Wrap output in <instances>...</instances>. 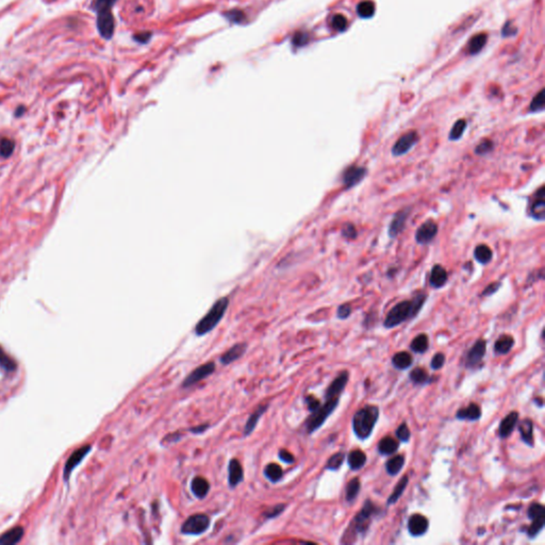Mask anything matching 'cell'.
Returning a JSON list of instances; mask_svg holds the SVG:
<instances>
[{"label": "cell", "instance_id": "cell-47", "mask_svg": "<svg viewBox=\"0 0 545 545\" xmlns=\"http://www.w3.org/2000/svg\"><path fill=\"white\" fill-rule=\"evenodd\" d=\"M341 233L343 238H345L346 240H355L357 238V229L354 226V224L351 223H345L342 230H341Z\"/></svg>", "mask_w": 545, "mask_h": 545}, {"label": "cell", "instance_id": "cell-40", "mask_svg": "<svg viewBox=\"0 0 545 545\" xmlns=\"http://www.w3.org/2000/svg\"><path fill=\"white\" fill-rule=\"evenodd\" d=\"M410 379L415 384H424L427 383L429 380V375L427 372L422 368L414 369L411 373H410Z\"/></svg>", "mask_w": 545, "mask_h": 545}, {"label": "cell", "instance_id": "cell-14", "mask_svg": "<svg viewBox=\"0 0 545 545\" xmlns=\"http://www.w3.org/2000/svg\"><path fill=\"white\" fill-rule=\"evenodd\" d=\"M348 377H349L348 373L346 371L340 373L336 379L329 384L328 388H327L325 393V399L326 400L339 399V396L342 394L346 384H347Z\"/></svg>", "mask_w": 545, "mask_h": 545}, {"label": "cell", "instance_id": "cell-1", "mask_svg": "<svg viewBox=\"0 0 545 545\" xmlns=\"http://www.w3.org/2000/svg\"><path fill=\"white\" fill-rule=\"evenodd\" d=\"M426 298L427 295L425 293H418L411 300H402L396 304L388 312L383 323L384 327L389 329L394 328L406 320L415 317L424 306Z\"/></svg>", "mask_w": 545, "mask_h": 545}, {"label": "cell", "instance_id": "cell-45", "mask_svg": "<svg viewBox=\"0 0 545 545\" xmlns=\"http://www.w3.org/2000/svg\"><path fill=\"white\" fill-rule=\"evenodd\" d=\"M493 148H494V143L491 140L486 139L483 140L476 147H475V153L478 156H486L490 153Z\"/></svg>", "mask_w": 545, "mask_h": 545}, {"label": "cell", "instance_id": "cell-48", "mask_svg": "<svg viewBox=\"0 0 545 545\" xmlns=\"http://www.w3.org/2000/svg\"><path fill=\"white\" fill-rule=\"evenodd\" d=\"M331 26L337 31H344L347 28V19L341 14H336L331 18Z\"/></svg>", "mask_w": 545, "mask_h": 545}, {"label": "cell", "instance_id": "cell-28", "mask_svg": "<svg viewBox=\"0 0 545 545\" xmlns=\"http://www.w3.org/2000/svg\"><path fill=\"white\" fill-rule=\"evenodd\" d=\"M399 446H400L399 442H397L395 439L391 437H386L381 439L379 441V443H378V452H379L381 455H384V456H389V455H392L399 450Z\"/></svg>", "mask_w": 545, "mask_h": 545}, {"label": "cell", "instance_id": "cell-53", "mask_svg": "<svg viewBox=\"0 0 545 545\" xmlns=\"http://www.w3.org/2000/svg\"><path fill=\"white\" fill-rule=\"evenodd\" d=\"M445 363V356L444 354H442V352H438V354H435L432 358L431 360V368L433 370H440L442 367H443Z\"/></svg>", "mask_w": 545, "mask_h": 545}, {"label": "cell", "instance_id": "cell-57", "mask_svg": "<svg viewBox=\"0 0 545 545\" xmlns=\"http://www.w3.org/2000/svg\"><path fill=\"white\" fill-rule=\"evenodd\" d=\"M293 45L295 46H303L307 42H308V35L306 33H303V32H299V33H296L293 37Z\"/></svg>", "mask_w": 545, "mask_h": 545}, {"label": "cell", "instance_id": "cell-59", "mask_svg": "<svg viewBox=\"0 0 545 545\" xmlns=\"http://www.w3.org/2000/svg\"><path fill=\"white\" fill-rule=\"evenodd\" d=\"M181 438H182L181 433H178V432L177 433H171V434L168 435V437H165L163 441L169 442V443H174V442H178Z\"/></svg>", "mask_w": 545, "mask_h": 545}, {"label": "cell", "instance_id": "cell-46", "mask_svg": "<svg viewBox=\"0 0 545 545\" xmlns=\"http://www.w3.org/2000/svg\"><path fill=\"white\" fill-rule=\"evenodd\" d=\"M528 517L530 520H533V518H537V517H544L545 516V509H544V506L539 504V503H533L528 508Z\"/></svg>", "mask_w": 545, "mask_h": 545}, {"label": "cell", "instance_id": "cell-4", "mask_svg": "<svg viewBox=\"0 0 545 545\" xmlns=\"http://www.w3.org/2000/svg\"><path fill=\"white\" fill-rule=\"evenodd\" d=\"M115 2L116 0H95L92 5V10L97 14V29L106 40H110L114 34L115 23L111 9Z\"/></svg>", "mask_w": 545, "mask_h": 545}, {"label": "cell", "instance_id": "cell-2", "mask_svg": "<svg viewBox=\"0 0 545 545\" xmlns=\"http://www.w3.org/2000/svg\"><path fill=\"white\" fill-rule=\"evenodd\" d=\"M381 510L371 501H367L359 514L352 518L349 526L342 538V543H354L358 536H364L370 528L372 518Z\"/></svg>", "mask_w": 545, "mask_h": 545}, {"label": "cell", "instance_id": "cell-30", "mask_svg": "<svg viewBox=\"0 0 545 545\" xmlns=\"http://www.w3.org/2000/svg\"><path fill=\"white\" fill-rule=\"evenodd\" d=\"M365 463H367V456L362 451L356 450L348 455V464L351 470H360Z\"/></svg>", "mask_w": 545, "mask_h": 545}, {"label": "cell", "instance_id": "cell-32", "mask_svg": "<svg viewBox=\"0 0 545 545\" xmlns=\"http://www.w3.org/2000/svg\"><path fill=\"white\" fill-rule=\"evenodd\" d=\"M403 464H405V457L402 455H397V456L392 457L387 461L386 470L389 475L395 476L402 471Z\"/></svg>", "mask_w": 545, "mask_h": 545}, {"label": "cell", "instance_id": "cell-38", "mask_svg": "<svg viewBox=\"0 0 545 545\" xmlns=\"http://www.w3.org/2000/svg\"><path fill=\"white\" fill-rule=\"evenodd\" d=\"M486 42H487V35L484 33H480L472 37V40L469 43V53L471 55H475L479 53V51L485 46Z\"/></svg>", "mask_w": 545, "mask_h": 545}, {"label": "cell", "instance_id": "cell-13", "mask_svg": "<svg viewBox=\"0 0 545 545\" xmlns=\"http://www.w3.org/2000/svg\"><path fill=\"white\" fill-rule=\"evenodd\" d=\"M486 350H487V342L485 340L480 339L478 341H476L466 355V358H465L466 367L470 369L478 367V365L482 363L483 359L486 355Z\"/></svg>", "mask_w": 545, "mask_h": 545}, {"label": "cell", "instance_id": "cell-12", "mask_svg": "<svg viewBox=\"0 0 545 545\" xmlns=\"http://www.w3.org/2000/svg\"><path fill=\"white\" fill-rule=\"evenodd\" d=\"M438 225L432 220H427L415 231V241L421 245L429 244L438 233Z\"/></svg>", "mask_w": 545, "mask_h": 545}, {"label": "cell", "instance_id": "cell-5", "mask_svg": "<svg viewBox=\"0 0 545 545\" xmlns=\"http://www.w3.org/2000/svg\"><path fill=\"white\" fill-rule=\"evenodd\" d=\"M229 306V298L228 297H222L219 300H216L214 305L211 307V309L207 312L200 322L195 326V333L197 336H204L212 331L215 327L219 325V323L223 319L224 316L228 309Z\"/></svg>", "mask_w": 545, "mask_h": 545}, {"label": "cell", "instance_id": "cell-23", "mask_svg": "<svg viewBox=\"0 0 545 545\" xmlns=\"http://www.w3.org/2000/svg\"><path fill=\"white\" fill-rule=\"evenodd\" d=\"M191 490L197 498H204L207 496L210 490V485L206 478L201 476H196L191 483Z\"/></svg>", "mask_w": 545, "mask_h": 545}, {"label": "cell", "instance_id": "cell-34", "mask_svg": "<svg viewBox=\"0 0 545 545\" xmlns=\"http://www.w3.org/2000/svg\"><path fill=\"white\" fill-rule=\"evenodd\" d=\"M408 483H409V478H408L407 475H405V476H403V477L400 480L399 484L396 485V487H395L394 490H393V492H392V494H391L390 497L388 498V505H393V504H395L397 501H399V499L401 498V496L402 495L403 491L406 490Z\"/></svg>", "mask_w": 545, "mask_h": 545}, {"label": "cell", "instance_id": "cell-10", "mask_svg": "<svg viewBox=\"0 0 545 545\" xmlns=\"http://www.w3.org/2000/svg\"><path fill=\"white\" fill-rule=\"evenodd\" d=\"M410 213H411V208L407 207L405 209L400 210L399 212H396L393 215L388 227L389 238L395 239L397 235H400L405 230Z\"/></svg>", "mask_w": 545, "mask_h": 545}, {"label": "cell", "instance_id": "cell-7", "mask_svg": "<svg viewBox=\"0 0 545 545\" xmlns=\"http://www.w3.org/2000/svg\"><path fill=\"white\" fill-rule=\"evenodd\" d=\"M210 526V518L203 514L189 516L181 526V533L188 536H200L206 533Z\"/></svg>", "mask_w": 545, "mask_h": 545}, {"label": "cell", "instance_id": "cell-27", "mask_svg": "<svg viewBox=\"0 0 545 545\" xmlns=\"http://www.w3.org/2000/svg\"><path fill=\"white\" fill-rule=\"evenodd\" d=\"M24 536L23 527H14L13 529L6 531L5 534L0 536V544L1 545H12L16 544L22 540Z\"/></svg>", "mask_w": 545, "mask_h": 545}, {"label": "cell", "instance_id": "cell-44", "mask_svg": "<svg viewBox=\"0 0 545 545\" xmlns=\"http://www.w3.org/2000/svg\"><path fill=\"white\" fill-rule=\"evenodd\" d=\"M544 110V91H540L538 93L534 99L531 100V104L529 106V111L536 113V112H541Z\"/></svg>", "mask_w": 545, "mask_h": 545}, {"label": "cell", "instance_id": "cell-9", "mask_svg": "<svg viewBox=\"0 0 545 545\" xmlns=\"http://www.w3.org/2000/svg\"><path fill=\"white\" fill-rule=\"evenodd\" d=\"M214 371H215V363L212 361L200 365V367L196 368L193 372H191V373L185 377V379L182 381V387L190 388L192 386H194V384H196L197 382L206 379V378L209 377L211 374H213Z\"/></svg>", "mask_w": 545, "mask_h": 545}, {"label": "cell", "instance_id": "cell-11", "mask_svg": "<svg viewBox=\"0 0 545 545\" xmlns=\"http://www.w3.org/2000/svg\"><path fill=\"white\" fill-rule=\"evenodd\" d=\"M367 169L363 166L350 165L343 172L342 181L345 189H351L360 183L367 176Z\"/></svg>", "mask_w": 545, "mask_h": 545}, {"label": "cell", "instance_id": "cell-51", "mask_svg": "<svg viewBox=\"0 0 545 545\" xmlns=\"http://www.w3.org/2000/svg\"><path fill=\"white\" fill-rule=\"evenodd\" d=\"M396 437L399 438L402 442L403 443H406V442L409 441L410 439V430L408 426L405 424V423H402V425H400V427L397 428L396 430Z\"/></svg>", "mask_w": 545, "mask_h": 545}, {"label": "cell", "instance_id": "cell-35", "mask_svg": "<svg viewBox=\"0 0 545 545\" xmlns=\"http://www.w3.org/2000/svg\"><path fill=\"white\" fill-rule=\"evenodd\" d=\"M428 347H429V340H428V337L424 335V333L415 337L413 339V341L411 342V345H410L411 350H413L414 352H419V354L425 352L428 349Z\"/></svg>", "mask_w": 545, "mask_h": 545}, {"label": "cell", "instance_id": "cell-18", "mask_svg": "<svg viewBox=\"0 0 545 545\" xmlns=\"http://www.w3.org/2000/svg\"><path fill=\"white\" fill-rule=\"evenodd\" d=\"M247 349L246 343H238L230 347L226 352L221 356L220 361L223 365H229L232 362L239 360V359L245 354Z\"/></svg>", "mask_w": 545, "mask_h": 545}, {"label": "cell", "instance_id": "cell-17", "mask_svg": "<svg viewBox=\"0 0 545 545\" xmlns=\"http://www.w3.org/2000/svg\"><path fill=\"white\" fill-rule=\"evenodd\" d=\"M429 522L427 517L422 515H413L410 516L408 522V529L409 533L414 537H420L426 534L428 530Z\"/></svg>", "mask_w": 545, "mask_h": 545}, {"label": "cell", "instance_id": "cell-56", "mask_svg": "<svg viewBox=\"0 0 545 545\" xmlns=\"http://www.w3.org/2000/svg\"><path fill=\"white\" fill-rule=\"evenodd\" d=\"M305 402L307 403L308 409H309L311 412L314 411V410L317 409L320 406V402L316 399V397H314L313 395H308L305 399Z\"/></svg>", "mask_w": 545, "mask_h": 545}, {"label": "cell", "instance_id": "cell-25", "mask_svg": "<svg viewBox=\"0 0 545 545\" xmlns=\"http://www.w3.org/2000/svg\"><path fill=\"white\" fill-rule=\"evenodd\" d=\"M522 440L529 446L534 445V424L530 419H525L518 426Z\"/></svg>", "mask_w": 545, "mask_h": 545}, {"label": "cell", "instance_id": "cell-21", "mask_svg": "<svg viewBox=\"0 0 545 545\" xmlns=\"http://www.w3.org/2000/svg\"><path fill=\"white\" fill-rule=\"evenodd\" d=\"M518 422V413L516 411L510 412L499 424L498 433L501 438H507L514 431L515 427Z\"/></svg>", "mask_w": 545, "mask_h": 545}, {"label": "cell", "instance_id": "cell-24", "mask_svg": "<svg viewBox=\"0 0 545 545\" xmlns=\"http://www.w3.org/2000/svg\"><path fill=\"white\" fill-rule=\"evenodd\" d=\"M482 416V409L476 403H470L469 406L459 409L456 413L458 420H467V421H477Z\"/></svg>", "mask_w": 545, "mask_h": 545}, {"label": "cell", "instance_id": "cell-8", "mask_svg": "<svg viewBox=\"0 0 545 545\" xmlns=\"http://www.w3.org/2000/svg\"><path fill=\"white\" fill-rule=\"evenodd\" d=\"M419 139H420L419 133L415 130H410L406 133H403L402 136L396 141L395 144L392 147V149H391L392 155L394 157H401L406 155L407 152H409L416 144H418Z\"/></svg>", "mask_w": 545, "mask_h": 545}, {"label": "cell", "instance_id": "cell-42", "mask_svg": "<svg viewBox=\"0 0 545 545\" xmlns=\"http://www.w3.org/2000/svg\"><path fill=\"white\" fill-rule=\"evenodd\" d=\"M14 147H15V144L12 140L8 138H2L0 140V155H1L3 158L10 157L13 153V151H14Z\"/></svg>", "mask_w": 545, "mask_h": 545}, {"label": "cell", "instance_id": "cell-20", "mask_svg": "<svg viewBox=\"0 0 545 545\" xmlns=\"http://www.w3.org/2000/svg\"><path fill=\"white\" fill-rule=\"evenodd\" d=\"M448 280V274L444 266L435 264L432 266L429 277V284L434 288H441L445 286Z\"/></svg>", "mask_w": 545, "mask_h": 545}, {"label": "cell", "instance_id": "cell-33", "mask_svg": "<svg viewBox=\"0 0 545 545\" xmlns=\"http://www.w3.org/2000/svg\"><path fill=\"white\" fill-rule=\"evenodd\" d=\"M361 489V483L360 479L358 477L352 478L350 482L346 486V501L351 503L357 498L359 492Z\"/></svg>", "mask_w": 545, "mask_h": 545}, {"label": "cell", "instance_id": "cell-58", "mask_svg": "<svg viewBox=\"0 0 545 545\" xmlns=\"http://www.w3.org/2000/svg\"><path fill=\"white\" fill-rule=\"evenodd\" d=\"M278 456H279V459H280L281 461H284V462L288 463V464L293 463L294 461H295V458H294L293 455H292L290 452H287V451H286V450H281V451L279 452V454H278Z\"/></svg>", "mask_w": 545, "mask_h": 545}, {"label": "cell", "instance_id": "cell-62", "mask_svg": "<svg viewBox=\"0 0 545 545\" xmlns=\"http://www.w3.org/2000/svg\"><path fill=\"white\" fill-rule=\"evenodd\" d=\"M535 402L538 403V406H539V407H543V400L542 399H536Z\"/></svg>", "mask_w": 545, "mask_h": 545}, {"label": "cell", "instance_id": "cell-19", "mask_svg": "<svg viewBox=\"0 0 545 545\" xmlns=\"http://www.w3.org/2000/svg\"><path fill=\"white\" fill-rule=\"evenodd\" d=\"M529 215L537 221H543L545 217V200H544V187L537 191V200L531 203L529 209Z\"/></svg>", "mask_w": 545, "mask_h": 545}, {"label": "cell", "instance_id": "cell-39", "mask_svg": "<svg viewBox=\"0 0 545 545\" xmlns=\"http://www.w3.org/2000/svg\"><path fill=\"white\" fill-rule=\"evenodd\" d=\"M357 12L362 18H370L375 13V4L374 2L370 1V0H365V1H362L358 4Z\"/></svg>", "mask_w": 545, "mask_h": 545}, {"label": "cell", "instance_id": "cell-6", "mask_svg": "<svg viewBox=\"0 0 545 545\" xmlns=\"http://www.w3.org/2000/svg\"><path fill=\"white\" fill-rule=\"evenodd\" d=\"M339 405V399H329L326 402L320 403V406L311 412V415L306 421V429L308 433H312L322 426L327 418L335 411V409Z\"/></svg>", "mask_w": 545, "mask_h": 545}, {"label": "cell", "instance_id": "cell-52", "mask_svg": "<svg viewBox=\"0 0 545 545\" xmlns=\"http://www.w3.org/2000/svg\"><path fill=\"white\" fill-rule=\"evenodd\" d=\"M351 314V307L349 304H343L338 308L337 310V316L340 319L347 318Z\"/></svg>", "mask_w": 545, "mask_h": 545}, {"label": "cell", "instance_id": "cell-16", "mask_svg": "<svg viewBox=\"0 0 545 545\" xmlns=\"http://www.w3.org/2000/svg\"><path fill=\"white\" fill-rule=\"evenodd\" d=\"M244 479V471L238 459H231L228 465V484L230 488L238 487Z\"/></svg>", "mask_w": 545, "mask_h": 545}, {"label": "cell", "instance_id": "cell-43", "mask_svg": "<svg viewBox=\"0 0 545 545\" xmlns=\"http://www.w3.org/2000/svg\"><path fill=\"white\" fill-rule=\"evenodd\" d=\"M544 521H545V516L533 518V522H531L529 527L527 528V536L530 538H534L539 534L544 526Z\"/></svg>", "mask_w": 545, "mask_h": 545}, {"label": "cell", "instance_id": "cell-61", "mask_svg": "<svg viewBox=\"0 0 545 545\" xmlns=\"http://www.w3.org/2000/svg\"><path fill=\"white\" fill-rule=\"evenodd\" d=\"M150 36H151V33H149V32H145V33H140L139 35H137L134 38H136V40H137L138 42L146 43L147 41L149 40Z\"/></svg>", "mask_w": 545, "mask_h": 545}, {"label": "cell", "instance_id": "cell-36", "mask_svg": "<svg viewBox=\"0 0 545 545\" xmlns=\"http://www.w3.org/2000/svg\"><path fill=\"white\" fill-rule=\"evenodd\" d=\"M282 469L276 463H270L265 466L264 475L271 483H277L282 477Z\"/></svg>", "mask_w": 545, "mask_h": 545}, {"label": "cell", "instance_id": "cell-22", "mask_svg": "<svg viewBox=\"0 0 545 545\" xmlns=\"http://www.w3.org/2000/svg\"><path fill=\"white\" fill-rule=\"evenodd\" d=\"M267 408H268V403L260 405L251 415H249V418H248L246 424L244 426V430H243L245 437H247V435H249L255 430V428H256V426H257L260 418L266 412Z\"/></svg>", "mask_w": 545, "mask_h": 545}, {"label": "cell", "instance_id": "cell-60", "mask_svg": "<svg viewBox=\"0 0 545 545\" xmlns=\"http://www.w3.org/2000/svg\"><path fill=\"white\" fill-rule=\"evenodd\" d=\"M209 428V424H203V425H198L195 426L193 428H191V431L195 433V434H201L202 432H204Z\"/></svg>", "mask_w": 545, "mask_h": 545}, {"label": "cell", "instance_id": "cell-41", "mask_svg": "<svg viewBox=\"0 0 545 545\" xmlns=\"http://www.w3.org/2000/svg\"><path fill=\"white\" fill-rule=\"evenodd\" d=\"M345 458V455L342 452H339L335 455H332V456L329 458V460L327 461L325 469L327 470H331V471H337L340 469V466L343 464V461Z\"/></svg>", "mask_w": 545, "mask_h": 545}, {"label": "cell", "instance_id": "cell-54", "mask_svg": "<svg viewBox=\"0 0 545 545\" xmlns=\"http://www.w3.org/2000/svg\"><path fill=\"white\" fill-rule=\"evenodd\" d=\"M225 15L232 23H241L243 21V18H244V13L241 12V11H238V10H233L231 12H228V13H226Z\"/></svg>", "mask_w": 545, "mask_h": 545}, {"label": "cell", "instance_id": "cell-55", "mask_svg": "<svg viewBox=\"0 0 545 545\" xmlns=\"http://www.w3.org/2000/svg\"><path fill=\"white\" fill-rule=\"evenodd\" d=\"M501 286H502L501 282H492V284H490L488 287L485 288V290L482 293V295H483V296H491V295L496 293L499 290Z\"/></svg>", "mask_w": 545, "mask_h": 545}, {"label": "cell", "instance_id": "cell-3", "mask_svg": "<svg viewBox=\"0 0 545 545\" xmlns=\"http://www.w3.org/2000/svg\"><path fill=\"white\" fill-rule=\"evenodd\" d=\"M379 418V409L377 406L369 405L361 408L352 418V429L359 439H368L373 432L375 424Z\"/></svg>", "mask_w": 545, "mask_h": 545}, {"label": "cell", "instance_id": "cell-31", "mask_svg": "<svg viewBox=\"0 0 545 545\" xmlns=\"http://www.w3.org/2000/svg\"><path fill=\"white\" fill-rule=\"evenodd\" d=\"M413 362L412 356L407 351H401L395 354L392 358V363L396 369L399 370H406L409 367H411Z\"/></svg>", "mask_w": 545, "mask_h": 545}, {"label": "cell", "instance_id": "cell-49", "mask_svg": "<svg viewBox=\"0 0 545 545\" xmlns=\"http://www.w3.org/2000/svg\"><path fill=\"white\" fill-rule=\"evenodd\" d=\"M285 508H286V505H285V504L275 505V506H273V507H271V508H268L267 510H265V511H264V514H263V516H264L265 518H274V517H276V516H280V515L282 514V512H284Z\"/></svg>", "mask_w": 545, "mask_h": 545}, {"label": "cell", "instance_id": "cell-29", "mask_svg": "<svg viewBox=\"0 0 545 545\" xmlns=\"http://www.w3.org/2000/svg\"><path fill=\"white\" fill-rule=\"evenodd\" d=\"M474 258L480 264H487L492 260L493 253L491 248L486 244H479L474 251Z\"/></svg>", "mask_w": 545, "mask_h": 545}, {"label": "cell", "instance_id": "cell-15", "mask_svg": "<svg viewBox=\"0 0 545 545\" xmlns=\"http://www.w3.org/2000/svg\"><path fill=\"white\" fill-rule=\"evenodd\" d=\"M91 448H92L91 445L82 446L79 448V450L75 451L72 455H70V457L68 458L65 466H64V477H65V479H67V477L70 475V473L73 472L75 467L81 463V461L85 459V457L89 453V451H91Z\"/></svg>", "mask_w": 545, "mask_h": 545}, {"label": "cell", "instance_id": "cell-37", "mask_svg": "<svg viewBox=\"0 0 545 545\" xmlns=\"http://www.w3.org/2000/svg\"><path fill=\"white\" fill-rule=\"evenodd\" d=\"M467 124H466V120L465 119H458L456 123L454 124L453 128L451 129L450 132V136H448V140L450 141H458L461 138H462L463 133L466 129Z\"/></svg>", "mask_w": 545, "mask_h": 545}, {"label": "cell", "instance_id": "cell-50", "mask_svg": "<svg viewBox=\"0 0 545 545\" xmlns=\"http://www.w3.org/2000/svg\"><path fill=\"white\" fill-rule=\"evenodd\" d=\"M0 367L8 372L15 370V363L4 354L1 348H0Z\"/></svg>", "mask_w": 545, "mask_h": 545}, {"label": "cell", "instance_id": "cell-26", "mask_svg": "<svg viewBox=\"0 0 545 545\" xmlns=\"http://www.w3.org/2000/svg\"><path fill=\"white\" fill-rule=\"evenodd\" d=\"M515 345V339L509 335L499 337L494 344V350L497 355H506L512 349Z\"/></svg>", "mask_w": 545, "mask_h": 545}]
</instances>
